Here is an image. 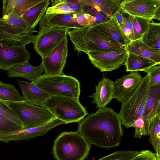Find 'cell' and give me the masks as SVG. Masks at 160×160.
Instances as JSON below:
<instances>
[{
    "label": "cell",
    "mask_w": 160,
    "mask_h": 160,
    "mask_svg": "<svg viewBox=\"0 0 160 160\" xmlns=\"http://www.w3.org/2000/svg\"><path fill=\"white\" fill-rule=\"evenodd\" d=\"M78 129L91 145L107 149L118 146L123 134L118 114L106 107L98 109L81 120Z\"/></svg>",
    "instance_id": "6da1fadb"
},
{
    "label": "cell",
    "mask_w": 160,
    "mask_h": 160,
    "mask_svg": "<svg viewBox=\"0 0 160 160\" xmlns=\"http://www.w3.org/2000/svg\"><path fill=\"white\" fill-rule=\"evenodd\" d=\"M68 34L78 52L124 50L126 47L115 41L103 33L96 24L69 30Z\"/></svg>",
    "instance_id": "7a4b0ae2"
},
{
    "label": "cell",
    "mask_w": 160,
    "mask_h": 160,
    "mask_svg": "<svg viewBox=\"0 0 160 160\" xmlns=\"http://www.w3.org/2000/svg\"><path fill=\"white\" fill-rule=\"evenodd\" d=\"M91 145L78 131L64 132L55 140L52 153L57 160H84Z\"/></svg>",
    "instance_id": "3957f363"
},
{
    "label": "cell",
    "mask_w": 160,
    "mask_h": 160,
    "mask_svg": "<svg viewBox=\"0 0 160 160\" xmlns=\"http://www.w3.org/2000/svg\"><path fill=\"white\" fill-rule=\"evenodd\" d=\"M42 107L64 124L79 122L88 115L79 99L67 97L50 96Z\"/></svg>",
    "instance_id": "277c9868"
},
{
    "label": "cell",
    "mask_w": 160,
    "mask_h": 160,
    "mask_svg": "<svg viewBox=\"0 0 160 160\" xmlns=\"http://www.w3.org/2000/svg\"><path fill=\"white\" fill-rule=\"evenodd\" d=\"M31 82L50 96L76 99H79L80 97V82L71 76L64 74L59 75L43 74Z\"/></svg>",
    "instance_id": "5b68a950"
},
{
    "label": "cell",
    "mask_w": 160,
    "mask_h": 160,
    "mask_svg": "<svg viewBox=\"0 0 160 160\" xmlns=\"http://www.w3.org/2000/svg\"><path fill=\"white\" fill-rule=\"evenodd\" d=\"M148 74L142 78L139 86L132 95L122 104L118 114L122 125L126 128L132 127L134 122L143 116L149 94Z\"/></svg>",
    "instance_id": "8992f818"
},
{
    "label": "cell",
    "mask_w": 160,
    "mask_h": 160,
    "mask_svg": "<svg viewBox=\"0 0 160 160\" xmlns=\"http://www.w3.org/2000/svg\"><path fill=\"white\" fill-rule=\"evenodd\" d=\"M2 100L16 113L22 124L23 129L42 126L56 119L50 112L42 107L34 105L22 100Z\"/></svg>",
    "instance_id": "52a82bcc"
},
{
    "label": "cell",
    "mask_w": 160,
    "mask_h": 160,
    "mask_svg": "<svg viewBox=\"0 0 160 160\" xmlns=\"http://www.w3.org/2000/svg\"><path fill=\"white\" fill-rule=\"evenodd\" d=\"M26 45L14 40L0 42V69L7 70L28 62L31 54L26 49Z\"/></svg>",
    "instance_id": "ba28073f"
},
{
    "label": "cell",
    "mask_w": 160,
    "mask_h": 160,
    "mask_svg": "<svg viewBox=\"0 0 160 160\" xmlns=\"http://www.w3.org/2000/svg\"><path fill=\"white\" fill-rule=\"evenodd\" d=\"M69 29L58 27L39 28L33 43L36 53L41 58L46 56L64 38L67 37Z\"/></svg>",
    "instance_id": "9c48e42d"
},
{
    "label": "cell",
    "mask_w": 160,
    "mask_h": 160,
    "mask_svg": "<svg viewBox=\"0 0 160 160\" xmlns=\"http://www.w3.org/2000/svg\"><path fill=\"white\" fill-rule=\"evenodd\" d=\"M127 50L91 51L87 52L91 63L101 72H112L119 68L128 57Z\"/></svg>",
    "instance_id": "30bf717a"
},
{
    "label": "cell",
    "mask_w": 160,
    "mask_h": 160,
    "mask_svg": "<svg viewBox=\"0 0 160 160\" xmlns=\"http://www.w3.org/2000/svg\"><path fill=\"white\" fill-rule=\"evenodd\" d=\"M68 40L66 37L46 56L42 58V63L46 75L64 74L63 70L66 63Z\"/></svg>",
    "instance_id": "8fae6325"
},
{
    "label": "cell",
    "mask_w": 160,
    "mask_h": 160,
    "mask_svg": "<svg viewBox=\"0 0 160 160\" xmlns=\"http://www.w3.org/2000/svg\"><path fill=\"white\" fill-rule=\"evenodd\" d=\"M120 8L122 12L130 15L150 22L156 10L160 8V0H124Z\"/></svg>",
    "instance_id": "7c38bea8"
},
{
    "label": "cell",
    "mask_w": 160,
    "mask_h": 160,
    "mask_svg": "<svg viewBox=\"0 0 160 160\" xmlns=\"http://www.w3.org/2000/svg\"><path fill=\"white\" fill-rule=\"evenodd\" d=\"M142 79L138 71L131 72L114 82V98L122 104L134 93Z\"/></svg>",
    "instance_id": "4fadbf2b"
},
{
    "label": "cell",
    "mask_w": 160,
    "mask_h": 160,
    "mask_svg": "<svg viewBox=\"0 0 160 160\" xmlns=\"http://www.w3.org/2000/svg\"><path fill=\"white\" fill-rule=\"evenodd\" d=\"M61 120L55 119L49 123L39 127L23 129L9 133L0 135V141L8 143L11 141L27 140L42 136L59 125L63 124Z\"/></svg>",
    "instance_id": "5bb4252c"
},
{
    "label": "cell",
    "mask_w": 160,
    "mask_h": 160,
    "mask_svg": "<svg viewBox=\"0 0 160 160\" xmlns=\"http://www.w3.org/2000/svg\"><path fill=\"white\" fill-rule=\"evenodd\" d=\"M89 97L93 98L92 104L98 109L105 107L114 98V82L110 79L102 78L95 86V92Z\"/></svg>",
    "instance_id": "9a60e30c"
},
{
    "label": "cell",
    "mask_w": 160,
    "mask_h": 160,
    "mask_svg": "<svg viewBox=\"0 0 160 160\" xmlns=\"http://www.w3.org/2000/svg\"><path fill=\"white\" fill-rule=\"evenodd\" d=\"M45 14L39 22V28L58 27L70 29H79L83 27L78 24L74 13Z\"/></svg>",
    "instance_id": "2e32d148"
},
{
    "label": "cell",
    "mask_w": 160,
    "mask_h": 160,
    "mask_svg": "<svg viewBox=\"0 0 160 160\" xmlns=\"http://www.w3.org/2000/svg\"><path fill=\"white\" fill-rule=\"evenodd\" d=\"M17 81L22 94V100L27 102L42 107L50 96L31 82L19 80Z\"/></svg>",
    "instance_id": "e0dca14e"
},
{
    "label": "cell",
    "mask_w": 160,
    "mask_h": 160,
    "mask_svg": "<svg viewBox=\"0 0 160 160\" xmlns=\"http://www.w3.org/2000/svg\"><path fill=\"white\" fill-rule=\"evenodd\" d=\"M0 29L14 35H28L38 32L30 28L21 17L16 16L0 18Z\"/></svg>",
    "instance_id": "ac0fdd59"
},
{
    "label": "cell",
    "mask_w": 160,
    "mask_h": 160,
    "mask_svg": "<svg viewBox=\"0 0 160 160\" xmlns=\"http://www.w3.org/2000/svg\"><path fill=\"white\" fill-rule=\"evenodd\" d=\"M43 0H3L2 17H22L29 9Z\"/></svg>",
    "instance_id": "d6986e66"
},
{
    "label": "cell",
    "mask_w": 160,
    "mask_h": 160,
    "mask_svg": "<svg viewBox=\"0 0 160 160\" xmlns=\"http://www.w3.org/2000/svg\"><path fill=\"white\" fill-rule=\"evenodd\" d=\"M95 24L103 33L120 44L127 47L131 41L123 32L113 15L107 21Z\"/></svg>",
    "instance_id": "ffe728a7"
},
{
    "label": "cell",
    "mask_w": 160,
    "mask_h": 160,
    "mask_svg": "<svg viewBox=\"0 0 160 160\" xmlns=\"http://www.w3.org/2000/svg\"><path fill=\"white\" fill-rule=\"evenodd\" d=\"M8 77L10 78L21 77L32 82L39 77L44 71L43 65L41 64L34 67L28 62L10 68L7 70Z\"/></svg>",
    "instance_id": "44dd1931"
},
{
    "label": "cell",
    "mask_w": 160,
    "mask_h": 160,
    "mask_svg": "<svg viewBox=\"0 0 160 160\" xmlns=\"http://www.w3.org/2000/svg\"><path fill=\"white\" fill-rule=\"evenodd\" d=\"M160 114V84L149 87L143 118L150 123L152 119Z\"/></svg>",
    "instance_id": "7402d4cb"
},
{
    "label": "cell",
    "mask_w": 160,
    "mask_h": 160,
    "mask_svg": "<svg viewBox=\"0 0 160 160\" xmlns=\"http://www.w3.org/2000/svg\"><path fill=\"white\" fill-rule=\"evenodd\" d=\"M126 50L128 52L150 59L158 65L160 64V53L145 44L141 38L131 41L127 46Z\"/></svg>",
    "instance_id": "603a6c76"
},
{
    "label": "cell",
    "mask_w": 160,
    "mask_h": 160,
    "mask_svg": "<svg viewBox=\"0 0 160 160\" xmlns=\"http://www.w3.org/2000/svg\"><path fill=\"white\" fill-rule=\"evenodd\" d=\"M49 3V0H43L29 9L21 17L30 28L35 29L46 13Z\"/></svg>",
    "instance_id": "cb8c5ba5"
},
{
    "label": "cell",
    "mask_w": 160,
    "mask_h": 160,
    "mask_svg": "<svg viewBox=\"0 0 160 160\" xmlns=\"http://www.w3.org/2000/svg\"><path fill=\"white\" fill-rule=\"evenodd\" d=\"M124 64L127 72L144 71L152 66L158 65L152 60L129 52Z\"/></svg>",
    "instance_id": "d4e9b609"
},
{
    "label": "cell",
    "mask_w": 160,
    "mask_h": 160,
    "mask_svg": "<svg viewBox=\"0 0 160 160\" xmlns=\"http://www.w3.org/2000/svg\"><path fill=\"white\" fill-rule=\"evenodd\" d=\"M121 0H82L84 6L86 5L92 7L98 10L111 17L121 10Z\"/></svg>",
    "instance_id": "484cf974"
},
{
    "label": "cell",
    "mask_w": 160,
    "mask_h": 160,
    "mask_svg": "<svg viewBox=\"0 0 160 160\" xmlns=\"http://www.w3.org/2000/svg\"><path fill=\"white\" fill-rule=\"evenodd\" d=\"M146 44L160 53V23H150L148 28L141 38Z\"/></svg>",
    "instance_id": "4316f807"
},
{
    "label": "cell",
    "mask_w": 160,
    "mask_h": 160,
    "mask_svg": "<svg viewBox=\"0 0 160 160\" xmlns=\"http://www.w3.org/2000/svg\"><path fill=\"white\" fill-rule=\"evenodd\" d=\"M149 130V140L155 151L157 160H160V114L152 119Z\"/></svg>",
    "instance_id": "83f0119b"
},
{
    "label": "cell",
    "mask_w": 160,
    "mask_h": 160,
    "mask_svg": "<svg viewBox=\"0 0 160 160\" xmlns=\"http://www.w3.org/2000/svg\"><path fill=\"white\" fill-rule=\"evenodd\" d=\"M0 100L20 102L22 97L13 85L7 84L0 80Z\"/></svg>",
    "instance_id": "f1b7e54d"
},
{
    "label": "cell",
    "mask_w": 160,
    "mask_h": 160,
    "mask_svg": "<svg viewBox=\"0 0 160 160\" xmlns=\"http://www.w3.org/2000/svg\"><path fill=\"white\" fill-rule=\"evenodd\" d=\"M141 152L129 150L116 151L98 160H132Z\"/></svg>",
    "instance_id": "f546056e"
},
{
    "label": "cell",
    "mask_w": 160,
    "mask_h": 160,
    "mask_svg": "<svg viewBox=\"0 0 160 160\" xmlns=\"http://www.w3.org/2000/svg\"><path fill=\"white\" fill-rule=\"evenodd\" d=\"M37 35H14L9 34L0 29V42L14 40L20 41L26 44L30 43H34Z\"/></svg>",
    "instance_id": "4dcf8cb0"
},
{
    "label": "cell",
    "mask_w": 160,
    "mask_h": 160,
    "mask_svg": "<svg viewBox=\"0 0 160 160\" xmlns=\"http://www.w3.org/2000/svg\"><path fill=\"white\" fill-rule=\"evenodd\" d=\"M52 6L48 8L46 11L47 14H57L75 13L62 0H52Z\"/></svg>",
    "instance_id": "1f68e13d"
},
{
    "label": "cell",
    "mask_w": 160,
    "mask_h": 160,
    "mask_svg": "<svg viewBox=\"0 0 160 160\" xmlns=\"http://www.w3.org/2000/svg\"><path fill=\"white\" fill-rule=\"evenodd\" d=\"M150 124L143 117H139L132 125L135 129L134 137L141 139L143 136L149 135Z\"/></svg>",
    "instance_id": "d6a6232c"
},
{
    "label": "cell",
    "mask_w": 160,
    "mask_h": 160,
    "mask_svg": "<svg viewBox=\"0 0 160 160\" xmlns=\"http://www.w3.org/2000/svg\"><path fill=\"white\" fill-rule=\"evenodd\" d=\"M23 129L22 127L19 126L8 118L0 115V135Z\"/></svg>",
    "instance_id": "836d02e7"
},
{
    "label": "cell",
    "mask_w": 160,
    "mask_h": 160,
    "mask_svg": "<svg viewBox=\"0 0 160 160\" xmlns=\"http://www.w3.org/2000/svg\"><path fill=\"white\" fill-rule=\"evenodd\" d=\"M82 12L95 18V24L107 21L110 19V17L98 10L94 8L87 5L83 6Z\"/></svg>",
    "instance_id": "e575fe53"
},
{
    "label": "cell",
    "mask_w": 160,
    "mask_h": 160,
    "mask_svg": "<svg viewBox=\"0 0 160 160\" xmlns=\"http://www.w3.org/2000/svg\"><path fill=\"white\" fill-rule=\"evenodd\" d=\"M0 115L21 127L22 124L16 113L8 105L0 100Z\"/></svg>",
    "instance_id": "d590c367"
},
{
    "label": "cell",
    "mask_w": 160,
    "mask_h": 160,
    "mask_svg": "<svg viewBox=\"0 0 160 160\" xmlns=\"http://www.w3.org/2000/svg\"><path fill=\"white\" fill-rule=\"evenodd\" d=\"M149 76V87L160 84V66H152L144 70Z\"/></svg>",
    "instance_id": "8d00e7d4"
},
{
    "label": "cell",
    "mask_w": 160,
    "mask_h": 160,
    "mask_svg": "<svg viewBox=\"0 0 160 160\" xmlns=\"http://www.w3.org/2000/svg\"><path fill=\"white\" fill-rule=\"evenodd\" d=\"M135 30L139 38L148 28L150 22L141 18L132 16Z\"/></svg>",
    "instance_id": "74e56055"
},
{
    "label": "cell",
    "mask_w": 160,
    "mask_h": 160,
    "mask_svg": "<svg viewBox=\"0 0 160 160\" xmlns=\"http://www.w3.org/2000/svg\"><path fill=\"white\" fill-rule=\"evenodd\" d=\"M74 17L78 24L83 27L92 26L95 24L94 18L83 12L75 13Z\"/></svg>",
    "instance_id": "f35d334b"
},
{
    "label": "cell",
    "mask_w": 160,
    "mask_h": 160,
    "mask_svg": "<svg viewBox=\"0 0 160 160\" xmlns=\"http://www.w3.org/2000/svg\"><path fill=\"white\" fill-rule=\"evenodd\" d=\"M121 13L123 18L125 26L131 34V41L139 39L134 29L132 16L123 12Z\"/></svg>",
    "instance_id": "ab89813d"
},
{
    "label": "cell",
    "mask_w": 160,
    "mask_h": 160,
    "mask_svg": "<svg viewBox=\"0 0 160 160\" xmlns=\"http://www.w3.org/2000/svg\"><path fill=\"white\" fill-rule=\"evenodd\" d=\"M132 160H157V159L155 153L149 150H142Z\"/></svg>",
    "instance_id": "60d3db41"
},
{
    "label": "cell",
    "mask_w": 160,
    "mask_h": 160,
    "mask_svg": "<svg viewBox=\"0 0 160 160\" xmlns=\"http://www.w3.org/2000/svg\"><path fill=\"white\" fill-rule=\"evenodd\" d=\"M62 1L75 13L82 12L83 7L79 0H62Z\"/></svg>",
    "instance_id": "b9f144b4"
},
{
    "label": "cell",
    "mask_w": 160,
    "mask_h": 160,
    "mask_svg": "<svg viewBox=\"0 0 160 160\" xmlns=\"http://www.w3.org/2000/svg\"><path fill=\"white\" fill-rule=\"evenodd\" d=\"M121 10L116 12L113 15L115 17L121 29L125 26L123 17L121 12Z\"/></svg>",
    "instance_id": "7bdbcfd3"
},
{
    "label": "cell",
    "mask_w": 160,
    "mask_h": 160,
    "mask_svg": "<svg viewBox=\"0 0 160 160\" xmlns=\"http://www.w3.org/2000/svg\"><path fill=\"white\" fill-rule=\"evenodd\" d=\"M153 19L160 20V8H158L156 11Z\"/></svg>",
    "instance_id": "ee69618b"
}]
</instances>
